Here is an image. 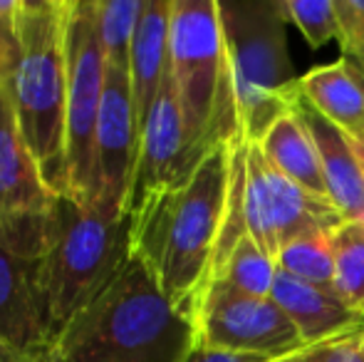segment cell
<instances>
[{"label": "cell", "instance_id": "1", "mask_svg": "<svg viewBox=\"0 0 364 362\" xmlns=\"http://www.w3.org/2000/svg\"><path fill=\"white\" fill-rule=\"evenodd\" d=\"M230 144L213 147L183 181L129 208L132 253L146 263L164 295L191 323L211 283L223 228Z\"/></svg>", "mask_w": 364, "mask_h": 362}, {"label": "cell", "instance_id": "2", "mask_svg": "<svg viewBox=\"0 0 364 362\" xmlns=\"http://www.w3.org/2000/svg\"><path fill=\"white\" fill-rule=\"evenodd\" d=\"M193 323L132 253L122 273L53 340L50 362H183Z\"/></svg>", "mask_w": 364, "mask_h": 362}, {"label": "cell", "instance_id": "3", "mask_svg": "<svg viewBox=\"0 0 364 362\" xmlns=\"http://www.w3.org/2000/svg\"><path fill=\"white\" fill-rule=\"evenodd\" d=\"M68 0H20L5 80L18 124L58 196H68Z\"/></svg>", "mask_w": 364, "mask_h": 362}, {"label": "cell", "instance_id": "4", "mask_svg": "<svg viewBox=\"0 0 364 362\" xmlns=\"http://www.w3.org/2000/svg\"><path fill=\"white\" fill-rule=\"evenodd\" d=\"M168 73L193 159L201 161L213 147L240 139L218 0H173Z\"/></svg>", "mask_w": 364, "mask_h": 362}, {"label": "cell", "instance_id": "5", "mask_svg": "<svg viewBox=\"0 0 364 362\" xmlns=\"http://www.w3.org/2000/svg\"><path fill=\"white\" fill-rule=\"evenodd\" d=\"M129 216L109 203L80 206L60 196L53 246L40 258V290L50 338H58L127 266Z\"/></svg>", "mask_w": 364, "mask_h": 362}, {"label": "cell", "instance_id": "6", "mask_svg": "<svg viewBox=\"0 0 364 362\" xmlns=\"http://www.w3.org/2000/svg\"><path fill=\"white\" fill-rule=\"evenodd\" d=\"M240 137L258 144L288 115L300 78L288 53L283 0L218 3Z\"/></svg>", "mask_w": 364, "mask_h": 362}, {"label": "cell", "instance_id": "7", "mask_svg": "<svg viewBox=\"0 0 364 362\" xmlns=\"http://www.w3.org/2000/svg\"><path fill=\"white\" fill-rule=\"evenodd\" d=\"M58 206L60 196L45 181L0 78V248L40 261L53 246Z\"/></svg>", "mask_w": 364, "mask_h": 362}, {"label": "cell", "instance_id": "8", "mask_svg": "<svg viewBox=\"0 0 364 362\" xmlns=\"http://www.w3.org/2000/svg\"><path fill=\"white\" fill-rule=\"evenodd\" d=\"M68 196L95 206V132L107 63L97 30V0H68Z\"/></svg>", "mask_w": 364, "mask_h": 362}, {"label": "cell", "instance_id": "9", "mask_svg": "<svg viewBox=\"0 0 364 362\" xmlns=\"http://www.w3.org/2000/svg\"><path fill=\"white\" fill-rule=\"evenodd\" d=\"M245 142V139H243ZM345 221L322 198L278 171L260 144L245 142V223L248 236L275 261L285 243L315 231H332Z\"/></svg>", "mask_w": 364, "mask_h": 362}, {"label": "cell", "instance_id": "10", "mask_svg": "<svg viewBox=\"0 0 364 362\" xmlns=\"http://www.w3.org/2000/svg\"><path fill=\"white\" fill-rule=\"evenodd\" d=\"M193 333V348L238 355L283 358L307 348L288 313L273 298L245 295L220 280H213L203 293Z\"/></svg>", "mask_w": 364, "mask_h": 362}, {"label": "cell", "instance_id": "11", "mask_svg": "<svg viewBox=\"0 0 364 362\" xmlns=\"http://www.w3.org/2000/svg\"><path fill=\"white\" fill-rule=\"evenodd\" d=\"M139 137L141 132L136 122L129 73L107 68L95 132V203H109L127 213L139 154Z\"/></svg>", "mask_w": 364, "mask_h": 362}, {"label": "cell", "instance_id": "12", "mask_svg": "<svg viewBox=\"0 0 364 362\" xmlns=\"http://www.w3.org/2000/svg\"><path fill=\"white\" fill-rule=\"evenodd\" d=\"M196 166L198 161L191 156L186 144V129H183V117L173 92L171 73H166L154 107L141 124L139 154H136L127 213L151 193L183 181Z\"/></svg>", "mask_w": 364, "mask_h": 362}, {"label": "cell", "instance_id": "13", "mask_svg": "<svg viewBox=\"0 0 364 362\" xmlns=\"http://www.w3.org/2000/svg\"><path fill=\"white\" fill-rule=\"evenodd\" d=\"M290 110L310 132L332 206L342 213L345 221H364V166L352 144V137L322 112H317L300 87L292 97Z\"/></svg>", "mask_w": 364, "mask_h": 362}, {"label": "cell", "instance_id": "14", "mask_svg": "<svg viewBox=\"0 0 364 362\" xmlns=\"http://www.w3.org/2000/svg\"><path fill=\"white\" fill-rule=\"evenodd\" d=\"M0 340L28 353H50L40 261H25L0 248Z\"/></svg>", "mask_w": 364, "mask_h": 362}, {"label": "cell", "instance_id": "15", "mask_svg": "<svg viewBox=\"0 0 364 362\" xmlns=\"http://www.w3.org/2000/svg\"><path fill=\"white\" fill-rule=\"evenodd\" d=\"M270 298L288 313L307 348L362 333L364 315L352 310L332 288L310 285L283 271H275Z\"/></svg>", "mask_w": 364, "mask_h": 362}, {"label": "cell", "instance_id": "16", "mask_svg": "<svg viewBox=\"0 0 364 362\" xmlns=\"http://www.w3.org/2000/svg\"><path fill=\"white\" fill-rule=\"evenodd\" d=\"M173 0H144L129 58V82L139 132L168 73V30Z\"/></svg>", "mask_w": 364, "mask_h": 362}, {"label": "cell", "instance_id": "17", "mask_svg": "<svg viewBox=\"0 0 364 362\" xmlns=\"http://www.w3.org/2000/svg\"><path fill=\"white\" fill-rule=\"evenodd\" d=\"M300 92L350 137L364 132V63L360 60L342 58L312 68L300 78Z\"/></svg>", "mask_w": 364, "mask_h": 362}, {"label": "cell", "instance_id": "18", "mask_svg": "<svg viewBox=\"0 0 364 362\" xmlns=\"http://www.w3.org/2000/svg\"><path fill=\"white\" fill-rule=\"evenodd\" d=\"M258 144L275 169L283 171L288 179L300 183L315 196L327 198V183L322 176L315 144L295 112L290 110L288 115L280 117Z\"/></svg>", "mask_w": 364, "mask_h": 362}, {"label": "cell", "instance_id": "19", "mask_svg": "<svg viewBox=\"0 0 364 362\" xmlns=\"http://www.w3.org/2000/svg\"><path fill=\"white\" fill-rule=\"evenodd\" d=\"M335 293L364 315V221H342L330 231Z\"/></svg>", "mask_w": 364, "mask_h": 362}, {"label": "cell", "instance_id": "20", "mask_svg": "<svg viewBox=\"0 0 364 362\" xmlns=\"http://www.w3.org/2000/svg\"><path fill=\"white\" fill-rule=\"evenodd\" d=\"M144 0H97V30L107 68L129 73L132 43Z\"/></svg>", "mask_w": 364, "mask_h": 362}, {"label": "cell", "instance_id": "21", "mask_svg": "<svg viewBox=\"0 0 364 362\" xmlns=\"http://www.w3.org/2000/svg\"><path fill=\"white\" fill-rule=\"evenodd\" d=\"M275 266H278V271L297 280L335 290V261H332L330 231H315L285 243L275 256Z\"/></svg>", "mask_w": 364, "mask_h": 362}, {"label": "cell", "instance_id": "22", "mask_svg": "<svg viewBox=\"0 0 364 362\" xmlns=\"http://www.w3.org/2000/svg\"><path fill=\"white\" fill-rule=\"evenodd\" d=\"M275 261L253 241L250 236L240 238L238 246L223 263V268L213 280L230 285V288L240 290L245 295H255V298H270L275 280ZM211 280V283H213Z\"/></svg>", "mask_w": 364, "mask_h": 362}, {"label": "cell", "instance_id": "23", "mask_svg": "<svg viewBox=\"0 0 364 362\" xmlns=\"http://www.w3.org/2000/svg\"><path fill=\"white\" fill-rule=\"evenodd\" d=\"M283 10L288 15V23H295V28L300 30L312 50H320L332 40H340L335 0H317V3L283 0Z\"/></svg>", "mask_w": 364, "mask_h": 362}, {"label": "cell", "instance_id": "24", "mask_svg": "<svg viewBox=\"0 0 364 362\" xmlns=\"http://www.w3.org/2000/svg\"><path fill=\"white\" fill-rule=\"evenodd\" d=\"M340 40L345 58L364 63V0H335Z\"/></svg>", "mask_w": 364, "mask_h": 362}, {"label": "cell", "instance_id": "25", "mask_svg": "<svg viewBox=\"0 0 364 362\" xmlns=\"http://www.w3.org/2000/svg\"><path fill=\"white\" fill-rule=\"evenodd\" d=\"M317 362H364V348L360 343V335L320 345Z\"/></svg>", "mask_w": 364, "mask_h": 362}, {"label": "cell", "instance_id": "26", "mask_svg": "<svg viewBox=\"0 0 364 362\" xmlns=\"http://www.w3.org/2000/svg\"><path fill=\"white\" fill-rule=\"evenodd\" d=\"M273 358H260V355H238V353H223V350H208V348H193L183 362H268Z\"/></svg>", "mask_w": 364, "mask_h": 362}, {"label": "cell", "instance_id": "27", "mask_svg": "<svg viewBox=\"0 0 364 362\" xmlns=\"http://www.w3.org/2000/svg\"><path fill=\"white\" fill-rule=\"evenodd\" d=\"M0 362H50V353H28L0 340Z\"/></svg>", "mask_w": 364, "mask_h": 362}, {"label": "cell", "instance_id": "28", "mask_svg": "<svg viewBox=\"0 0 364 362\" xmlns=\"http://www.w3.org/2000/svg\"><path fill=\"white\" fill-rule=\"evenodd\" d=\"M317 350H320V345H315V348L297 350V353L283 355V358H273L268 362H317Z\"/></svg>", "mask_w": 364, "mask_h": 362}, {"label": "cell", "instance_id": "29", "mask_svg": "<svg viewBox=\"0 0 364 362\" xmlns=\"http://www.w3.org/2000/svg\"><path fill=\"white\" fill-rule=\"evenodd\" d=\"M352 144H355L357 154H360V161H362V166H364V132H360V134L352 137Z\"/></svg>", "mask_w": 364, "mask_h": 362}, {"label": "cell", "instance_id": "30", "mask_svg": "<svg viewBox=\"0 0 364 362\" xmlns=\"http://www.w3.org/2000/svg\"><path fill=\"white\" fill-rule=\"evenodd\" d=\"M360 343H362V348H364V325H362V333H360Z\"/></svg>", "mask_w": 364, "mask_h": 362}]
</instances>
